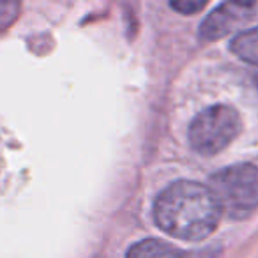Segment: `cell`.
<instances>
[{"label": "cell", "mask_w": 258, "mask_h": 258, "mask_svg": "<svg viewBox=\"0 0 258 258\" xmlns=\"http://www.w3.org/2000/svg\"><path fill=\"white\" fill-rule=\"evenodd\" d=\"M20 13L18 2H9V0H0V30L8 29Z\"/></svg>", "instance_id": "obj_7"}, {"label": "cell", "mask_w": 258, "mask_h": 258, "mask_svg": "<svg viewBox=\"0 0 258 258\" xmlns=\"http://www.w3.org/2000/svg\"><path fill=\"white\" fill-rule=\"evenodd\" d=\"M221 207L207 184L179 180L161 191L154 204V219L168 235L204 240L218 226Z\"/></svg>", "instance_id": "obj_1"}, {"label": "cell", "mask_w": 258, "mask_h": 258, "mask_svg": "<svg viewBox=\"0 0 258 258\" xmlns=\"http://www.w3.org/2000/svg\"><path fill=\"white\" fill-rule=\"evenodd\" d=\"M240 117L232 106L214 104L193 118L189 142L197 152L212 156L226 149L240 133Z\"/></svg>", "instance_id": "obj_3"}, {"label": "cell", "mask_w": 258, "mask_h": 258, "mask_svg": "<svg viewBox=\"0 0 258 258\" xmlns=\"http://www.w3.org/2000/svg\"><path fill=\"white\" fill-rule=\"evenodd\" d=\"M232 51L242 60L258 66V29L242 30L233 37L230 44Z\"/></svg>", "instance_id": "obj_6"}, {"label": "cell", "mask_w": 258, "mask_h": 258, "mask_svg": "<svg viewBox=\"0 0 258 258\" xmlns=\"http://www.w3.org/2000/svg\"><path fill=\"white\" fill-rule=\"evenodd\" d=\"M125 258H187V253L163 240L149 239L135 244Z\"/></svg>", "instance_id": "obj_5"}, {"label": "cell", "mask_w": 258, "mask_h": 258, "mask_svg": "<svg viewBox=\"0 0 258 258\" xmlns=\"http://www.w3.org/2000/svg\"><path fill=\"white\" fill-rule=\"evenodd\" d=\"M258 22V2H225L216 8L202 23L200 34L204 39L212 41L225 37L233 30L244 29L246 25Z\"/></svg>", "instance_id": "obj_4"}, {"label": "cell", "mask_w": 258, "mask_h": 258, "mask_svg": "<svg viewBox=\"0 0 258 258\" xmlns=\"http://www.w3.org/2000/svg\"><path fill=\"white\" fill-rule=\"evenodd\" d=\"M205 2L202 0H177V2H172V8L180 11L182 15H193V13H198L200 9H204Z\"/></svg>", "instance_id": "obj_8"}, {"label": "cell", "mask_w": 258, "mask_h": 258, "mask_svg": "<svg viewBox=\"0 0 258 258\" xmlns=\"http://www.w3.org/2000/svg\"><path fill=\"white\" fill-rule=\"evenodd\" d=\"M209 187L223 212L242 218L258 207V166L249 163L226 166L211 177Z\"/></svg>", "instance_id": "obj_2"}]
</instances>
